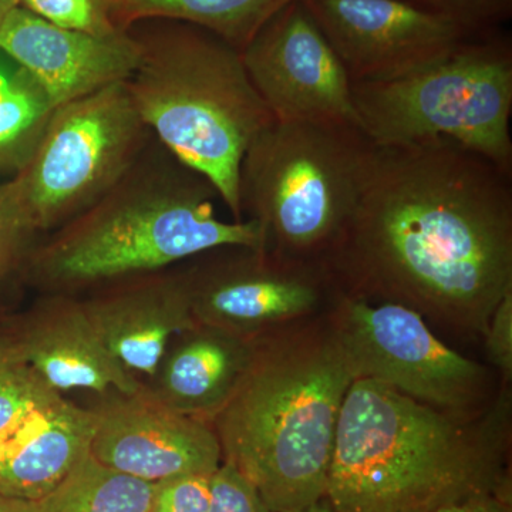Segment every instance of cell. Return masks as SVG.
<instances>
[{
    "label": "cell",
    "instance_id": "27",
    "mask_svg": "<svg viewBox=\"0 0 512 512\" xmlns=\"http://www.w3.org/2000/svg\"><path fill=\"white\" fill-rule=\"evenodd\" d=\"M485 356L491 369L497 370L500 383L512 382V291L498 302L483 335Z\"/></svg>",
    "mask_w": 512,
    "mask_h": 512
},
{
    "label": "cell",
    "instance_id": "5",
    "mask_svg": "<svg viewBox=\"0 0 512 512\" xmlns=\"http://www.w3.org/2000/svg\"><path fill=\"white\" fill-rule=\"evenodd\" d=\"M127 30L140 50L126 84L141 119L158 143L214 184L232 220L244 221L238 195L242 158L275 119L241 52L177 20H141Z\"/></svg>",
    "mask_w": 512,
    "mask_h": 512
},
{
    "label": "cell",
    "instance_id": "25",
    "mask_svg": "<svg viewBox=\"0 0 512 512\" xmlns=\"http://www.w3.org/2000/svg\"><path fill=\"white\" fill-rule=\"evenodd\" d=\"M208 512H271L261 494L247 477L222 461L210 478V508Z\"/></svg>",
    "mask_w": 512,
    "mask_h": 512
},
{
    "label": "cell",
    "instance_id": "18",
    "mask_svg": "<svg viewBox=\"0 0 512 512\" xmlns=\"http://www.w3.org/2000/svg\"><path fill=\"white\" fill-rule=\"evenodd\" d=\"M94 417L57 396L0 447V495L37 501L49 494L90 453Z\"/></svg>",
    "mask_w": 512,
    "mask_h": 512
},
{
    "label": "cell",
    "instance_id": "7",
    "mask_svg": "<svg viewBox=\"0 0 512 512\" xmlns=\"http://www.w3.org/2000/svg\"><path fill=\"white\" fill-rule=\"evenodd\" d=\"M360 130L376 147L447 140L512 174V53L468 37L430 62L352 83Z\"/></svg>",
    "mask_w": 512,
    "mask_h": 512
},
{
    "label": "cell",
    "instance_id": "2",
    "mask_svg": "<svg viewBox=\"0 0 512 512\" xmlns=\"http://www.w3.org/2000/svg\"><path fill=\"white\" fill-rule=\"evenodd\" d=\"M511 440V384L460 413L357 379L340 410L325 498L336 512H420L512 495Z\"/></svg>",
    "mask_w": 512,
    "mask_h": 512
},
{
    "label": "cell",
    "instance_id": "8",
    "mask_svg": "<svg viewBox=\"0 0 512 512\" xmlns=\"http://www.w3.org/2000/svg\"><path fill=\"white\" fill-rule=\"evenodd\" d=\"M151 138L126 82L53 109L13 177L40 237L100 200Z\"/></svg>",
    "mask_w": 512,
    "mask_h": 512
},
{
    "label": "cell",
    "instance_id": "30",
    "mask_svg": "<svg viewBox=\"0 0 512 512\" xmlns=\"http://www.w3.org/2000/svg\"><path fill=\"white\" fill-rule=\"evenodd\" d=\"M9 309L5 302H0V365L9 360L8 345H6L5 319Z\"/></svg>",
    "mask_w": 512,
    "mask_h": 512
},
{
    "label": "cell",
    "instance_id": "13",
    "mask_svg": "<svg viewBox=\"0 0 512 512\" xmlns=\"http://www.w3.org/2000/svg\"><path fill=\"white\" fill-rule=\"evenodd\" d=\"M94 417L90 453L114 470L163 483L185 476H212L222 464L212 424L168 409L140 392H110L90 404Z\"/></svg>",
    "mask_w": 512,
    "mask_h": 512
},
{
    "label": "cell",
    "instance_id": "6",
    "mask_svg": "<svg viewBox=\"0 0 512 512\" xmlns=\"http://www.w3.org/2000/svg\"><path fill=\"white\" fill-rule=\"evenodd\" d=\"M375 150L356 124L275 120L242 158V220L261 227L266 251L328 266Z\"/></svg>",
    "mask_w": 512,
    "mask_h": 512
},
{
    "label": "cell",
    "instance_id": "19",
    "mask_svg": "<svg viewBox=\"0 0 512 512\" xmlns=\"http://www.w3.org/2000/svg\"><path fill=\"white\" fill-rule=\"evenodd\" d=\"M296 0H106L120 30L148 19L190 23L242 52L259 29Z\"/></svg>",
    "mask_w": 512,
    "mask_h": 512
},
{
    "label": "cell",
    "instance_id": "24",
    "mask_svg": "<svg viewBox=\"0 0 512 512\" xmlns=\"http://www.w3.org/2000/svg\"><path fill=\"white\" fill-rule=\"evenodd\" d=\"M19 5L59 28L93 36L126 32L111 19L106 0H19Z\"/></svg>",
    "mask_w": 512,
    "mask_h": 512
},
{
    "label": "cell",
    "instance_id": "23",
    "mask_svg": "<svg viewBox=\"0 0 512 512\" xmlns=\"http://www.w3.org/2000/svg\"><path fill=\"white\" fill-rule=\"evenodd\" d=\"M60 393L30 367L6 360L0 365V447L25 429L37 413L49 406Z\"/></svg>",
    "mask_w": 512,
    "mask_h": 512
},
{
    "label": "cell",
    "instance_id": "12",
    "mask_svg": "<svg viewBox=\"0 0 512 512\" xmlns=\"http://www.w3.org/2000/svg\"><path fill=\"white\" fill-rule=\"evenodd\" d=\"M350 82L392 79L436 59L474 32L404 0H302Z\"/></svg>",
    "mask_w": 512,
    "mask_h": 512
},
{
    "label": "cell",
    "instance_id": "17",
    "mask_svg": "<svg viewBox=\"0 0 512 512\" xmlns=\"http://www.w3.org/2000/svg\"><path fill=\"white\" fill-rule=\"evenodd\" d=\"M255 343L197 323L170 340L156 372L141 380L144 392L174 412L212 424L247 372Z\"/></svg>",
    "mask_w": 512,
    "mask_h": 512
},
{
    "label": "cell",
    "instance_id": "4",
    "mask_svg": "<svg viewBox=\"0 0 512 512\" xmlns=\"http://www.w3.org/2000/svg\"><path fill=\"white\" fill-rule=\"evenodd\" d=\"M355 380L328 311L256 339L212 427L222 461L254 484L271 512L325 500L340 410Z\"/></svg>",
    "mask_w": 512,
    "mask_h": 512
},
{
    "label": "cell",
    "instance_id": "11",
    "mask_svg": "<svg viewBox=\"0 0 512 512\" xmlns=\"http://www.w3.org/2000/svg\"><path fill=\"white\" fill-rule=\"evenodd\" d=\"M241 56L276 121L359 126L345 66L302 0L272 16Z\"/></svg>",
    "mask_w": 512,
    "mask_h": 512
},
{
    "label": "cell",
    "instance_id": "9",
    "mask_svg": "<svg viewBox=\"0 0 512 512\" xmlns=\"http://www.w3.org/2000/svg\"><path fill=\"white\" fill-rule=\"evenodd\" d=\"M328 315L355 379L392 387L417 402L473 413L494 399L490 366L441 342L419 313L340 292Z\"/></svg>",
    "mask_w": 512,
    "mask_h": 512
},
{
    "label": "cell",
    "instance_id": "31",
    "mask_svg": "<svg viewBox=\"0 0 512 512\" xmlns=\"http://www.w3.org/2000/svg\"><path fill=\"white\" fill-rule=\"evenodd\" d=\"M0 512H30V501L15 500V498L0 495Z\"/></svg>",
    "mask_w": 512,
    "mask_h": 512
},
{
    "label": "cell",
    "instance_id": "15",
    "mask_svg": "<svg viewBox=\"0 0 512 512\" xmlns=\"http://www.w3.org/2000/svg\"><path fill=\"white\" fill-rule=\"evenodd\" d=\"M0 50L37 84L53 109L127 82L140 59L128 30L93 36L59 28L20 5L0 25Z\"/></svg>",
    "mask_w": 512,
    "mask_h": 512
},
{
    "label": "cell",
    "instance_id": "32",
    "mask_svg": "<svg viewBox=\"0 0 512 512\" xmlns=\"http://www.w3.org/2000/svg\"><path fill=\"white\" fill-rule=\"evenodd\" d=\"M296 512H336L333 510L332 505L328 503V500L319 501V503L311 505V507L303 508L301 511Z\"/></svg>",
    "mask_w": 512,
    "mask_h": 512
},
{
    "label": "cell",
    "instance_id": "3",
    "mask_svg": "<svg viewBox=\"0 0 512 512\" xmlns=\"http://www.w3.org/2000/svg\"><path fill=\"white\" fill-rule=\"evenodd\" d=\"M217 201L214 184L153 136L100 200L37 239L23 271V288L80 296L174 268L210 249H265L261 227L251 220H221Z\"/></svg>",
    "mask_w": 512,
    "mask_h": 512
},
{
    "label": "cell",
    "instance_id": "16",
    "mask_svg": "<svg viewBox=\"0 0 512 512\" xmlns=\"http://www.w3.org/2000/svg\"><path fill=\"white\" fill-rule=\"evenodd\" d=\"M106 348L138 379L156 372L170 340L197 325L181 264L79 296Z\"/></svg>",
    "mask_w": 512,
    "mask_h": 512
},
{
    "label": "cell",
    "instance_id": "29",
    "mask_svg": "<svg viewBox=\"0 0 512 512\" xmlns=\"http://www.w3.org/2000/svg\"><path fill=\"white\" fill-rule=\"evenodd\" d=\"M420 512H512V495L480 494Z\"/></svg>",
    "mask_w": 512,
    "mask_h": 512
},
{
    "label": "cell",
    "instance_id": "26",
    "mask_svg": "<svg viewBox=\"0 0 512 512\" xmlns=\"http://www.w3.org/2000/svg\"><path fill=\"white\" fill-rule=\"evenodd\" d=\"M211 476H185L158 483L150 512H208Z\"/></svg>",
    "mask_w": 512,
    "mask_h": 512
},
{
    "label": "cell",
    "instance_id": "20",
    "mask_svg": "<svg viewBox=\"0 0 512 512\" xmlns=\"http://www.w3.org/2000/svg\"><path fill=\"white\" fill-rule=\"evenodd\" d=\"M157 484L100 463L86 454L30 512H150Z\"/></svg>",
    "mask_w": 512,
    "mask_h": 512
},
{
    "label": "cell",
    "instance_id": "10",
    "mask_svg": "<svg viewBox=\"0 0 512 512\" xmlns=\"http://www.w3.org/2000/svg\"><path fill=\"white\" fill-rule=\"evenodd\" d=\"M195 322L259 339L328 311L340 289L328 266L228 245L181 264Z\"/></svg>",
    "mask_w": 512,
    "mask_h": 512
},
{
    "label": "cell",
    "instance_id": "22",
    "mask_svg": "<svg viewBox=\"0 0 512 512\" xmlns=\"http://www.w3.org/2000/svg\"><path fill=\"white\" fill-rule=\"evenodd\" d=\"M39 238L16 181L0 184V302L23 286V271Z\"/></svg>",
    "mask_w": 512,
    "mask_h": 512
},
{
    "label": "cell",
    "instance_id": "14",
    "mask_svg": "<svg viewBox=\"0 0 512 512\" xmlns=\"http://www.w3.org/2000/svg\"><path fill=\"white\" fill-rule=\"evenodd\" d=\"M5 333L9 360L57 393L134 394L143 386L106 348L79 296L36 293L28 308L8 312Z\"/></svg>",
    "mask_w": 512,
    "mask_h": 512
},
{
    "label": "cell",
    "instance_id": "21",
    "mask_svg": "<svg viewBox=\"0 0 512 512\" xmlns=\"http://www.w3.org/2000/svg\"><path fill=\"white\" fill-rule=\"evenodd\" d=\"M52 110L28 74L20 69L12 79L0 74V167L19 170Z\"/></svg>",
    "mask_w": 512,
    "mask_h": 512
},
{
    "label": "cell",
    "instance_id": "1",
    "mask_svg": "<svg viewBox=\"0 0 512 512\" xmlns=\"http://www.w3.org/2000/svg\"><path fill=\"white\" fill-rule=\"evenodd\" d=\"M328 269L340 292L483 338L512 291V174L447 140L376 147Z\"/></svg>",
    "mask_w": 512,
    "mask_h": 512
},
{
    "label": "cell",
    "instance_id": "28",
    "mask_svg": "<svg viewBox=\"0 0 512 512\" xmlns=\"http://www.w3.org/2000/svg\"><path fill=\"white\" fill-rule=\"evenodd\" d=\"M430 12L451 16L474 29L478 22L490 18L507 5V0H404Z\"/></svg>",
    "mask_w": 512,
    "mask_h": 512
},
{
    "label": "cell",
    "instance_id": "33",
    "mask_svg": "<svg viewBox=\"0 0 512 512\" xmlns=\"http://www.w3.org/2000/svg\"><path fill=\"white\" fill-rule=\"evenodd\" d=\"M18 5V0H0V25H2L3 20H5L6 16H8L10 10Z\"/></svg>",
    "mask_w": 512,
    "mask_h": 512
},
{
    "label": "cell",
    "instance_id": "34",
    "mask_svg": "<svg viewBox=\"0 0 512 512\" xmlns=\"http://www.w3.org/2000/svg\"><path fill=\"white\" fill-rule=\"evenodd\" d=\"M18 2H19V0H18Z\"/></svg>",
    "mask_w": 512,
    "mask_h": 512
}]
</instances>
